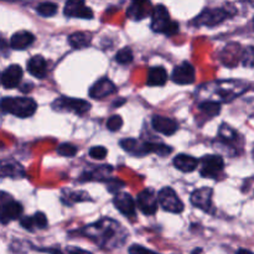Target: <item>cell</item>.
Masks as SVG:
<instances>
[{
	"label": "cell",
	"mask_w": 254,
	"mask_h": 254,
	"mask_svg": "<svg viewBox=\"0 0 254 254\" xmlns=\"http://www.w3.org/2000/svg\"><path fill=\"white\" fill-rule=\"evenodd\" d=\"M237 254H253V253L251 252V251H248V250H245V248H241V250H238Z\"/></svg>",
	"instance_id": "36"
},
{
	"label": "cell",
	"mask_w": 254,
	"mask_h": 254,
	"mask_svg": "<svg viewBox=\"0 0 254 254\" xmlns=\"http://www.w3.org/2000/svg\"><path fill=\"white\" fill-rule=\"evenodd\" d=\"M116 91V84H114L111 79L103 77V78L97 81L96 83L91 87V89H89V96L93 99H103L107 98L108 96H111V94H113Z\"/></svg>",
	"instance_id": "14"
},
{
	"label": "cell",
	"mask_w": 254,
	"mask_h": 254,
	"mask_svg": "<svg viewBox=\"0 0 254 254\" xmlns=\"http://www.w3.org/2000/svg\"><path fill=\"white\" fill-rule=\"evenodd\" d=\"M22 78V69L19 64H10L1 74V84L4 88L11 89L19 86Z\"/></svg>",
	"instance_id": "15"
},
{
	"label": "cell",
	"mask_w": 254,
	"mask_h": 254,
	"mask_svg": "<svg viewBox=\"0 0 254 254\" xmlns=\"http://www.w3.org/2000/svg\"><path fill=\"white\" fill-rule=\"evenodd\" d=\"M113 203L117 207V210L128 218H135L136 211H135V202H134L133 197L129 193L121 192L117 193L113 198Z\"/></svg>",
	"instance_id": "13"
},
{
	"label": "cell",
	"mask_w": 254,
	"mask_h": 254,
	"mask_svg": "<svg viewBox=\"0 0 254 254\" xmlns=\"http://www.w3.org/2000/svg\"><path fill=\"white\" fill-rule=\"evenodd\" d=\"M78 151V148L71 143H64L57 148V153L61 156H67V158H72Z\"/></svg>",
	"instance_id": "30"
},
{
	"label": "cell",
	"mask_w": 254,
	"mask_h": 254,
	"mask_svg": "<svg viewBox=\"0 0 254 254\" xmlns=\"http://www.w3.org/2000/svg\"><path fill=\"white\" fill-rule=\"evenodd\" d=\"M174 166L183 173H192L198 166V160L193 156L180 154L174 159Z\"/></svg>",
	"instance_id": "23"
},
{
	"label": "cell",
	"mask_w": 254,
	"mask_h": 254,
	"mask_svg": "<svg viewBox=\"0 0 254 254\" xmlns=\"http://www.w3.org/2000/svg\"><path fill=\"white\" fill-rule=\"evenodd\" d=\"M129 254H159L139 245H133L129 248Z\"/></svg>",
	"instance_id": "33"
},
{
	"label": "cell",
	"mask_w": 254,
	"mask_h": 254,
	"mask_svg": "<svg viewBox=\"0 0 254 254\" xmlns=\"http://www.w3.org/2000/svg\"><path fill=\"white\" fill-rule=\"evenodd\" d=\"M225 168L223 159L218 155H206L201 159L200 174L202 178L215 179Z\"/></svg>",
	"instance_id": "8"
},
{
	"label": "cell",
	"mask_w": 254,
	"mask_h": 254,
	"mask_svg": "<svg viewBox=\"0 0 254 254\" xmlns=\"http://www.w3.org/2000/svg\"><path fill=\"white\" fill-rule=\"evenodd\" d=\"M151 11V2L150 0H131V4L129 6L127 15L131 20H143L144 17L148 16Z\"/></svg>",
	"instance_id": "16"
},
{
	"label": "cell",
	"mask_w": 254,
	"mask_h": 254,
	"mask_svg": "<svg viewBox=\"0 0 254 254\" xmlns=\"http://www.w3.org/2000/svg\"><path fill=\"white\" fill-rule=\"evenodd\" d=\"M27 71L36 78H45L47 74V62L40 55L32 56L27 62Z\"/></svg>",
	"instance_id": "20"
},
{
	"label": "cell",
	"mask_w": 254,
	"mask_h": 254,
	"mask_svg": "<svg viewBox=\"0 0 254 254\" xmlns=\"http://www.w3.org/2000/svg\"><path fill=\"white\" fill-rule=\"evenodd\" d=\"M168 81V72L164 67H153L148 73V79L146 83L151 87H160L164 86Z\"/></svg>",
	"instance_id": "24"
},
{
	"label": "cell",
	"mask_w": 254,
	"mask_h": 254,
	"mask_svg": "<svg viewBox=\"0 0 254 254\" xmlns=\"http://www.w3.org/2000/svg\"><path fill=\"white\" fill-rule=\"evenodd\" d=\"M156 197H158V203H160L161 207L168 212L181 213L184 211L183 201L171 188L161 189Z\"/></svg>",
	"instance_id": "5"
},
{
	"label": "cell",
	"mask_w": 254,
	"mask_h": 254,
	"mask_svg": "<svg viewBox=\"0 0 254 254\" xmlns=\"http://www.w3.org/2000/svg\"><path fill=\"white\" fill-rule=\"evenodd\" d=\"M230 15V12L226 9H223V7H218V9H206L196 17L193 22L197 26H202V25H205V26H215V25L221 24Z\"/></svg>",
	"instance_id": "7"
},
{
	"label": "cell",
	"mask_w": 254,
	"mask_h": 254,
	"mask_svg": "<svg viewBox=\"0 0 254 254\" xmlns=\"http://www.w3.org/2000/svg\"><path fill=\"white\" fill-rule=\"evenodd\" d=\"M36 10L40 15H42V16L50 17V16H54V15L57 12V5L55 4V2L45 1V2H41V4L36 7Z\"/></svg>",
	"instance_id": "27"
},
{
	"label": "cell",
	"mask_w": 254,
	"mask_h": 254,
	"mask_svg": "<svg viewBox=\"0 0 254 254\" xmlns=\"http://www.w3.org/2000/svg\"><path fill=\"white\" fill-rule=\"evenodd\" d=\"M151 29L155 32L173 36L179 32V24L171 21L170 14L164 5H156L151 14Z\"/></svg>",
	"instance_id": "4"
},
{
	"label": "cell",
	"mask_w": 254,
	"mask_h": 254,
	"mask_svg": "<svg viewBox=\"0 0 254 254\" xmlns=\"http://www.w3.org/2000/svg\"><path fill=\"white\" fill-rule=\"evenodd\" d=\"M212 189L202 188L193 191L191 195V203L200 210L207 213H215V207L212 203Z\"/></svg>",
	"instance_id": "9"
},
{
	"label": "cell",
	"mask_w": 254,
	"mask_h": 254,
	"mask_svg": "<svg viewBox=\"0 0 254 254\" xmlns=\"http://www.w3.org/2000/svg\"><path fill=\"white\" fill-rule=\"evenodd\" d=\"M198 109H200L205 116L212 118V117H216L221 112V104L218 103V102L203 101L202 103H200V106H198Z\"/></svg>",
	"instance_id": "26"
},
{
	"label": "cell",
	"mask_w": 254,
	"mask_h": 254,
	"mask_svg": "<svg viewBox=\"0 0 254 254\" xmlns=\"http://www.w3.org/2000/svg\"><path fill=\"white\" fill-rule=\"evenodd\" d=\"M107 154H108V150L103 146H93L89 150V156L92 159H96V160H102V159L106 158Z\"/></svg>",
	"instance_id": "32"
},
{
	"label": "cell",
	"mask_w": 254,
	"mask_h": 254,
	"mask_svg": "<svg viewBox=\"0 0 254 254\" xmlns=\"http://www.w3.org/2000/svg\"><path fill=\"white\" fill-rule=\"evenodd\" d=\"M66 253L67 254H92L91 252H88V251H84L78 247H67Z\"/></svg>",
	"instance_id": "34"
},
{
	"label": "cell",
	"mask_w": 254,
	"mask_h": 254,
	"mask_svg": "<svg viewBox=\"0 0 254 254\" xmlns=\"http://www.w3.org/2000/svg\"><path fill=\"white\" fill-rule=\"evenodd\" d=\"M218 134H220L221 139L226 141H233L236 138H237V131H236L235 129L231 128L228 124H222Z\"/></svg>",
	"instance_id": "29"
},
{
	"label": "cell",
	"mask_w": 254,
	"mask_h": 254,
	"mask_svg": "<svg viewBox=\"0 0 254 254\" xmlns=\"http://www.w3.org/2000/svg\"><path fill=\"white\" fill-rule=\"evenodd\" d=\"M10 200H11V196H10L9 193L0 191V210H1L2 206H4L5 203H6L7 201H10Z\"/></svg>",
	"instance_id": "35"
},
{
	"label": "cell",
	"mask_w": 254,
	"mask_h": 254,
	"mask_svg": "<svg viewBox=\"0 0 254 254\" xmlns=\"http://www.w3.org/2000/svg\"><path fill=\"white\" fill-rule=\"evenodd\" d=\"M116 61L121 64H128L133 61V51L129 47L122 49L117 52Z\"/></svg>",
	"instance_id": "28"
},
{
	"label": "cell",
	"mask_w": 254,
	"mask_h": 254,
	"mask_svg": "<svg viewBox=\"0 0 254 254\" xmlns=\"http://www.w3.org/2000/svg\"><path fill=\"white\" fill-rule=\"evenodd\" d=\"M123 126V119L119 116H112L111 118L107 121V128L111 131H117L122 128Z\"/></svg>",
	"instance_id": "31"
},
{
	"label": "cell",
	"mask_w": 254,
	"mask_h": 254,
	"mask_svg": "<svg viewBox=\"0 0 254 254\" xmlns=\"http://www.w3.org/2000/svg\"><path fill=\"white\" fill-rule=\"evenodd\" d=\"M36 109V102L29 97H6L0 101V111L19 118H29Z\"/></svg>",
	"instance_id": "3"
},
{
	"label": "cell",
	"mask_w": 254,
	"mask_h": 254,
	"mask_svg": "<svg viewBox=\"0 0 254 254\" xmlns=\"http://www.w3.org/2000/svg\"><path fill=\"white\" fill-rule=\"evenodd\" d=\"M64 14L68 17H79V19L87 20H91L93 17V11L86 6L84 0H67Z\"/></svg>",
	"instance_id": "10"
},
{
	"label": "cell",
	"mask_w": 254,
	"mask_h": 254,
	"mask_svg": "<svg viewBox=\"0 0 254 254\" xmlns=\"http://www.w3.org/2000/svg\"><path fill=\"white\" fill-rule=\"evenodd\" d=\"M92 36L88 32H74L69 36L68 42L73 49H84L91 45Z\"/></svg>",
	"instance_id": "25"
},
{
	"label": "cell",
	"mask_w": 254,
	"mask_h": 254,
	"mask_svg": "<svg viewBox=\"0 0 254 254\" xmlns=\"http://www.w3.org/2000/svg\"><path fill=\"white\" fill-rule=\"evenodd\" d=\"M250 84L242 81H221L215 83H208L201 86L200 91L203 92L205 101L213 102H231L232 99L237 98L248 89Z\"/></svg>",
	"instance_id": "2"
},
{
	"label": "cell",
	"mask_w": 254,
	"mask_h": 254,
	"mask_svg": "<svg viewBox=\"0 0 254 254\" xmlns=\"http://www.w3.org/2000/svg\"><path fill=\"white\" fill-rule=\"evenodd\" d=\"M56 111H67L73 112L76 114H84L91 109V104L83 99L68 98V97H61L52 104Z\"/></svg>",
	"instance_id": "6"
},
{
	"label": "cell",
	"mask_w": 254,
	"mask_h": 254,
	"mask_svg": "<svg viewBox=\"0 0 254 254\" xmlns=\"http://www.w3.org/2000/svg\"><path fill=\"white\" fill-rule=\"evenodd\" d=\"M136 202H138V207L140 208L144 215L151 216L158 211V197L151 189H145V190L141 191L138 195Z\"/></svg>",
	"instance_id": "11"
},
{
	"label": "cell",
	"mask_w": 254,
	"mask_h": 254,
	"mask_svg": "<svg viewBox=\"0 0 254 254\" xmlns=\"http://www.w3.org/2000/svg\"><path fill=\"white\" fill-rule=\"evenodd\" d=\"M79 232L93 241L103 250H116L126 243L128 232L126 228L112 218H102L92 225L86 226Z\"/></svg>",
	"instance_id": "1"
},
{
	"label": "cell",
	"mask_w": 254,
	"mask_h": 254,
	"mask_svg": "<svg viewBox=\"0 0 254 254\" xmlns=\"http://www.w3.org/2000/svg\"><path fill=\"white\" fill-rule=\"evenodd\" d=\"M47 223H49L47 222V217L42 212H36L31 217H24L20 221L21 227L27 231H34L35 228H37V230H45L47 227Z\"/></svg>",
	"instance_id": "21"
},
{
	"label": "cell",
	"mask_w": 254,
	"mask_h": 254,
	"mask_svg": "<svg viewBox=\"0 0 254 254\" xmlns=\"http://www.w3.org/2000/svg\"><path fill=\"white\" fill-rule=\"evenodd\" d=\"M195 67L190 62H183L178 67H175L171 76V79L178 84H191L195 82Z\"/></svg>",
	"instance_id": "12"
},
{
	"label": "cell",
	"mask_w": 254,
	"mask_h": 254,
	"mask_svg": "<svg viewBox=\"0 0 254 254\" xmlns=\"http://www.w3.org/2000/svg\"><path fill=\"white\" fill-rule=\"evenodd\" d=\"M35 41V36L30 31H19L12 35L10 45L14 50H25L31 46Z\"/></svg>",
	"instance_id": "22"
},
{
	"label": "cell",
	"mask_w": 254,
	"mask_h": 254,
	"mask_svg": "<svg viewBox=\"0 0 254 254\" xmlns=\"http://www.w3.org/2000/svg\"><path fill=\"white\" fill-rule=\"evenodd\" d=\"M151 124L156 131L164 134V135H173L178 130V123L174 119L168 118V117L154 116Z\"/></svg>",
	"instance_id": "18"
},
{
	"label": "cell",
	"mask_w": 254,
	"mask_h": 254,
	"mask_svg": "<svg viewBox=\"0 0 254 254\" xmlns=\"http://www.w3.org/2000/svg\"><path fill=\"white\" fill-rule=\"evenodd\" d=\"M192 254H201V250H195L192 252Z\"/></svg>",
	"instance_id": "37"
},
{
	"label": "cell",
	"mask_w": 254,
	"mask_h": 254,
	"mask_svg": "<svg viewBox=\"0 0 254 254\" xmlns=\"http://www.w3.org/2000/svg\"><path fill=\"white\" fill-rule=\"evenodd\" d=\"M22 215V206L20 202H16L14 200H10L5 203L0 210V222L2 225L11 222L16 220Z\"/></svg>",
	"instance_id": "17"
},
{
	"label": "cell",
	"mask_w": 254,
	"mask_h": 254,
	"mask_svg": "<svg viewBox=\"0 0 254 254\" xmlns=\"http://www.w3.org/2000/svg\"><path fill=\"white\" fill-rule=\"evenodd\" d=\"M25 171L22 166L15 160H1L0 161V178L20 179L24 178Z\"/></svg>",
	"instance_id": "19"
}]
</instances>
